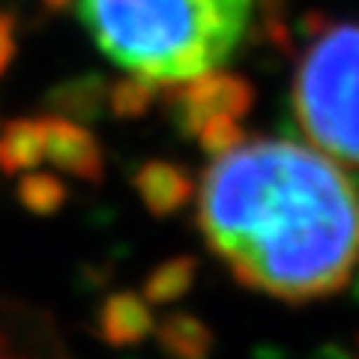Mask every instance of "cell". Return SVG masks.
I'll return each mask as SVG.
<instances>
[{"mask_svg":"<svg viewBox=\"0 0 359 359\" xmlns=\"http://www.w3.org/2000/svg\"><path fill=\"white\" fill-rule=\"evenodd\" d=\"M198 228L240 285L285 302L323 299L359 264V183L297 141L252 138L201 177Z\"/></svg>","mask_w":359,"mask_h":359,"instance_id":"obj_1","label":"cell"},{"mask_svg":"<svg viewBox=\"0 0 359 359\" xmlns=\"http://www.w3.org/2000/svg\"><path fill=\"white\" fill-rule=\"evenodd\" d=\"M78 18L132 75L174 87L216 69L233 54L255 0H75Z\"/></svg>","mask_w":359,"mask_h":359,"instance_id":"obj_2","label":"cell"},{"mask_svg":"<svg viewBox=\"0 0 359 359\" xmlns=\"http://www.w3.org/2000/svg\"><path fill=\"white\" fill-rule=\"evenodd\" d=\"M290 108L320 153L359 168V25L330 21L297 63Z\"/></svg>","mask_w":359,"mask_h":359,"instance_id":"obj_3","label":"cell"},{"mask_svg":"<svg viewBox=\"0 0 359 359\" xmlns=\"http://www.w3.org/2000/svg\"><path fill=\"white\" fill-rule=\"evenodd\" d=\"M252 105H255V87L249 78L237 72H216V69L168 87L165 96V111L183 138H195V132L219 114L240 120L249 114Z\"/></svg>","mask_w":359,"mask_h":359,"instance_id":"obj_4","label":"cell"},{"mask_svg":"<svg viewBox=\"0 0 359 359\" xmlns=\"http://www.w3.org/2000/svg\"><path fill=\"white\" fill-rule=\"evenodd\" d=\"M45 129V159H51L54 168L63 174H72L84 183H102L105 177V159L96 135L84 123L66 120L57 114L42 117Z\"/></svg>","mask_w":359,"mask_h":359,"instance_id":"obj_5","label":"cell"},{"mask_svg":"<svg viewBox=\"0 0 359 359\" xmlns=\"http://www.w3.org/2000/svg\"><path fill=\"white\" fill-rule=\"evenodd\" d=\"M132 186L138 192L141 204L147 207L150 216L168 219L189 207V201L195 198V180L177 162L165 159H150L138 165V171L132 174Z\"/></svg>","mask_w":359,"mask_h":359,"instance_id":"obj_6","label":"cell"},{"mask_svg":"<svg viewBox=\"0 0 359 359\" xmlns=\"http://www.w3.org/2000/svg\"><path fill=\"white\" fill-rule=\"evenodd\" d=\"M153 311L150 302L132 294V290H117L111 294L96 311V335L108 347H135L153 335Z\"/></svg>","mask_w":359,"mask_h":359,"instance_id":"obj_7","label":"cell"},{"mask_svg":"<svg viewBox=\"0 0 359 359\" xmlns=\"http://www.w3.org/2000/svg\"><path fill=\"white\" fill-rule=\"evenodd\" d=\"M42 105L48 114H57L75 123H96L108 108V81L99 72H81L63 78L45 93Z\"/></svg>","mask_w":359,"mask_h":359,"instance_id":"obj_8","label":"cell"},{"mask_svg":"<svg viewBox=\"0 0 359 359\" xmlns=\"http://www.w3.org/2000/svg\"><path fill=\"white\" fill-rule=\"evenodd\" d=\"M156 341L168 359H210L216 335L201 318L189 311H171L153 327Z\"/></svg>","mask_w":359,"mask_h":359,"instance_id":"obj_9","label":"cell"},{"mask_svg":"<svg viewBox=\"0 0 359 359\" xmlns=\"http://www.w3.org/2000/svg\"><path fill=\"white\" fill-rule=\"evenodd\" d=\"M45 162V129L42 120L15 117L0 132V171L25 174Z\"/></svg>","mask_w":359,"mask_h":359,"instance_id":"obj_10","label":"cell"},{"mask_svg":"<svg viewBox=\"0 0 359 359\" xmlns=\"http://www.w3.org/2000/svg\"><path fill=\"white\" fill-rule=\"evenodd\" d=\"M195 276H198V261L192 255H177V257H168L153 273L144 278V299L150 306H171V302L183 299L189 290L195 285Z\"/></svg>","mask_w":359,"mask_h":359,"instance_id":"obj_11","label":"cell"},{"mask_svg":"<svg viewBox=\"0 0 359 359\" xmlns=\"http://www.w3.org/2000/svg\"><path fill=\"white\" fill-rule=\"evenodd\" d=\"M18 204L33 216H54L69 198V189L60 177H54L48 171H25V177L18 180Z\"/></svg>","mask_w":359,"mask_h":359,"instance_id":"obj_12","label":"cell"},{"mask_svg":"<svg viewBox=\"0 0 359 359\" xmlns=\"http://www.w3.org/2000/svg\"><path fill=\"white\" fill-rule=\"evenodd\" d=\"M159 84L147 81L141 75H123L117 81L108 84V111L117 120H138L156 105L159 99Z\"/></svg>","mask_w":359,"mask_h":359,"instance_id":"obj_13","label":"cell"},{"mask_svg":"<svg viewBox=\"0 0 359 359\" xmlns=\"http://www.w3.org/2000/svg\"><path fill=\"white\" fill-rule=\"evenodd\" d=\"M195 138H198L201 150H204L207 156L219 159V156L231 153L233 147H240V144L245 141V129L240 126V120H237V117L219 114V117L207 120L204 126L195 132Z\"/></svg>","mask_w":359,"mask_h":359,"instance_id":"obj_14","label":"cell"},{"mask_svg":"<svg viewBox=\"0 0 359 359\" xmlns=\"http://www.w3.org/2000/svg\"><path fill=\"white\" fill-rule=\"evenodd\" d=\"M15 18L9 13H0V75L9 69V63L15 57Z\"/></svg>","mask_w":359,"mask_h":359,"instance_id":"obj_15","label":"cell"},{"mask_svg":"<svg viewBox=\"0 0 359 359\" xmlns=\"http://www.w3.org/2000/svg\"><path fill=\"white\" fill-rule=\"evenodd\" d=\"M327 25H330V18L323 15V13H318V9H311V13L302 15V21H299V33H302V36H311V39H314Z\"/></svg>","mask_w":359,"mask_h":359,"instance_id":"obj_16","label":"cell"},{"mask_svg":"<svg viewBox=\"0 0 359 359\" xmlns=\"http://www.w3.org/2000/svg\"><path fill=\"white\" fill-rule=\"evenodd\" d=\"M309 359H359L356 351H347L341 344H320Z\"/></svg>","mask_w":359,"mask_h":359,"instance_id":"obj_17","label":"cell"},{"mask_svg":"<svg viewBox=\"0 0 359 359\" xmlns=\"http://www.w3.org/2000/svg\"><path fill=\"white\" fill-rule=\"evenodd\" d=\"M0 359H30L27 353H21L18 347H13V341L6 339L4 332H0Z\"/></svg>","mask_w":359,"mask_h":359,"instance_id":"obj_18","label":"cell"},{"mask_svg":"<svg viewBox=\"0 0 359 359\" xmlns=\"http://www.w3.org/2000/svg\"><path fill=\"white\" fill-rule=\"evenodd\" d=\"M75 0H42L45 9H51V13H63V9H69Z\"/></svg>","mask_w":359,"mask_h":359,"instance_id":"obj_19","label":"cell"},{"mask_svg":"<svg viewBox=\"0 0 359 359\" xmlns=\"http://www.w3.org/2000/svg\"><path fill=\"white\" fill-rule=\"evenodd\" d=\"M353 299L359 302V276H356V282H353Z\"/></svg>","mask_w":359,"mask_h":359,"instance_id":"obj_20","label":"cell"}]
</instances>
